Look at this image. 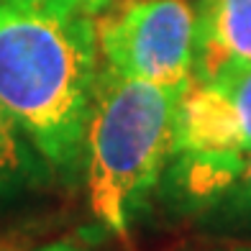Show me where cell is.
Listing matches in <instances>:
<instances>
[{"instance_id": "obj_10", "label": "cell", "mask_w": 251, "mask_h": 251, "mask_svg": "<svg viewBox=\"0 0 251 251\" xmlns=\"http://www.w3.org/2000/svg\"><path fill=\"white\" fill-rule=\"evenodd\" d=\"M233 251H251V249H233Z\"/></svg>"}, {"instance_id": "obj_8", "label": "cell", "mask_w": 251, "mask_h": 251, "mask_svg": "<svg viewBox=\"0 0 251 251\" xmlns=\"http://www.w3.org/2000/svg\"><path fill=\"white\" fill-rule=\"evenodd\" d=\"M70 3L79 10V13H85L90 18H98L102 13H108V10L118 3V0H70Z\"/></svg>"}, {"instance_id": "obj_6", "label": "cell", "mask_w": 251, "mask_h": 251, "mask_svg": "<svg viewBox=\"0 0 251 251\" xmlns=\"http://www.w3.org/2000/svg\"><path fill=\"white\" fill-rule=\"evenodd\" d=\"M215 210L226 213L228 218H233V221H251V159H249L241 179H238L236 187L231 190V195H228Z\"/></svg>"}, {"instance_id": "obj_7", "label": "cell", "mask_w": 251, "mask_h": 251, "mask_svg": "<svg viewBox=\"0 0 251 251\" xmlns=\"http://www.w3.org/2000/svg\"><path fill=\"white\" fill-rule=\"evenodd\" d=\"M208 85H221L226 93L231 95V100L236 102V108H238V113H241V118H244L249 139H251V70L236 75V77H228V79H223V82H208Z\"/></svg>"}, {"instance_id": "obj_2", "label": "cell", "mask_w": 251, "mask_h": 251, "mask_svg": "<svg viewBox=\"0 0 251 251\" xmlns=\"http://www.w3.org/2000/svg\"><path fill=\"white\" fill-rule=\"evenodd\" d=\"M192 85V82H190ZM190 85H154L102 67L85 128L82 169L90 208L113 233H126L172 156L179 102Z\"/></svg>"}, {"instance_id": "obj_1", "label": "cell", "mask_w": 251, "mask_h": 251, "mask_svg": "<svg viewBox=\"0 0 251 251\" xmlns=\"http://www.w3.org/2000/svg\"><path fill=\"white\" fill-rule=\"evenodd\" d=\"M98 26L70 0H0V102L47 169H82Z\"/></svg>"}, {"instance_id": "obj_4", "label": "cell", "mask_w": 251, "mask_h": 251, "mask_svg": "<svg viewBox=\"0 0 251 251\" xmlns=\"http://www.w3.org/2000/svg\"><path fill=\"white\" fill-rule=\"evenodd\" d=\"M251 70V0H198L192 82H223Z\"/></svg>"}, {"instance_id": "obj_9", "label": "cell", "mask_w": 251, "mask_h": 251, "mask_svg": "<svg viewBox=\"0 0 251 251\" xmlns=\"http://www.w3.org/2000/svg\"><path fill=\"white\" fill-rule=\"evenodd\" d=\"M36 251H85V249H79L72 241H54V244H47V246H41Z\"/></svg>"}, {"instance_id": "obj_3", "label": "cell", "mask_w": 251, "mask_h": 251, "mask_svg": "<svg viewBox=\"0 0 251 251\" xmlns=\"http://www.w3.org/2000/svg\"><path fill=\"white\" fill-rule=\"evenodd\" d=\"M98 49L110 72L154 85H190L195 8L190 0H133L98 26Z\"/></svg>"}, {"instance_id": "obj_5", "label": "cell", "mask_w": 251, "mask_h": 251, "mask_svg": "<svg viewBox=\"0 0 251 251\" xmlns=\"http://www.w3.org/2000/svg\"><path fill=\"white\" fill-rule=\"evenodd\" d=\"M47 169L39 151L0 102V200L31 187Z\"/></svg>"}]
</instances>
